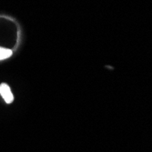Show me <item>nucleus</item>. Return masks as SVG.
<instances>
[{"instance_id": "f257e3e1", "label": "nucleus", "mask_w": 152, "mask_h": 152, "mask_svg": "<svg viewBox=\"0 0 152 152\" xmlns=\"http://www.w3.org/2000/svg\"><path fill=\"white\" fill-rule=\"evenodd\" d=\"M0 94H1L4 100L7 104L11 103L14 100V96H13L10 88L7 84H5V83H3V84H1V86H0Z\"/></svg>"}, {"instance_id": "f03ea898", "label": "nucleus", "mask_w": 152, "mask_h": 152, "mask_svg": "<svg viewBox=\"0 0 152 152\" xmlns=\"http://www.w3.org/2000/svg\"><path fill=\"white\" fill-rule=\"evenodd\" d=\"M12 54V51L7 48H0V60L2 59H6L7 58H9Z\"/></svg>"}]
</instances>
